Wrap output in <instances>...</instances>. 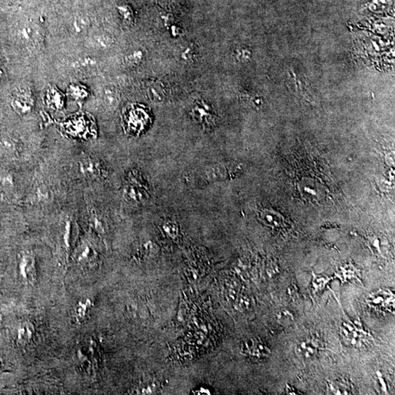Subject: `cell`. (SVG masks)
I'll list each match as a JSON object with an SVG mask.
<instances>
[{"instance_id": "cell-1", "label": "cell", "mask_w": 395, "mask_h": 395, "mask_svg": "<svg viewBox=\"0 0 395 395\" xmlns=\"http://www.w3.org/2000/svg\"><path fill=\"white\" fill-rule=\"evenodd\" d=\"M33 102L31 94L25 89L16 91L14 94L12 96V107L18 114H28L33 107Z\"/></svg>"}, {"instance_id": "cell-2", "label": "cell", "mask_w": 395, "mask_h": 395, "mask_svg": "<svg viewBox=\"0 0 395 395\" xmlns=\"http://www.w3.org/2000/svg\"><path fill=\"white\" fill-rule=\"evenodd\" d=\"M20 273L24 280L33 284L36 279V268L33 256L30 254H24L20 261Z\"/></svg>"}, {"instance_id": "cell-3", "label": "cell", "mask_w": 395, "mask_h": 395, "mask_svg": "<svg viewBox=\"0 0 395 395\" xmlns=\"http://www.w3.org/2000/svg\"><path fill=\"white\" fill-rule=\"evenodd\" d=\"M97 253L94 251L92 244L84 241L81 243L76 253V259L83 265H91L95 261Z\"/></svg>"}, {"instance_id": "cell-4", "label": "cell", "mask_w": 395, "mask_h": 395, "mask_svg": "<svg viewBox=\"0 0 395 395\" xmlns=\"http://www.w3.org/2000/svg\"><path fill=\"white\" fill-rule=\"evenodd\" d=\"M242 351L248 355L258 358L267 357L270 353L269 349L266 345L256 339L245 341L242 345Z\"/></svg>"}, {"instance_id": "cell-5", "label": "cell", "mask_w": 395, "mask_h": 395, "mask_svg": "<svg viewBox=\"0 0 395 395\" xmlns=\"http://www.w3.org/2000/svg\"><path fill=\"white\" fill-rule=\"evenodd\" d=\"M300 354L305 359H310L316 355L319 349L318 341L313 338H307L298 345Z\"/></svg>"}, {"instance_id": "cell-6", "label": "cell", "mask_w": 395, "mask_h": 395, "mask_svg": "<svg viewBox=\"0 0 395 395\" xmlns=\"http://www.w3.org/2000/svg\"><path fill=\"white\" fill-rule=\"evenodd\" d=\"M80 169L86 177L90 178L98 177L100 175L98 163L92 158H87L82 160L80 163Z\"/></svg>"}, {"instance_id": "cell-7", "label": "cell", "mask_w": 395, "mask_h": 395, "mask_svg": "<svg viewBox=\"0 0 395 395\" xmlns=\"http://www.w3.org/2000/svg\"><path fill=\"white\" fill-rule=\"evenodd\" d=\"M33 336V326L26 322L20 326L17 332V341L21 345L28 344Z\"/></svg>"}, {"instance_id": "cell-8", "label": "cell", "mask_w": 395, "mask_h": 395, "mask_svg": "<svg viewBox=\"0 0 395 395\" xmlns=\"http://www.w3.org/2000/svg\"><path fill=\"white\" fill-rule=\"evenodd\" d=\"M72 33L78 35H84L89 28V21L86 17L79 16L72 21Z\"/></svg>"}, {"instance_id": "cell-9", "label": "cell", "mask_w": 395, "mask_h": 395, "mask_svg": "<svg viewBox=\"0 0 395 395\" xmlns=\"http://www.w3.org/2000/svg\"><path fill=\"white\" fill-rule=\"evenodd\" d=\"M89 221H90L91 226L98 234H105L106 228H105L104 219L94 209H89Z\"/></svg>"}, {"instance_id": "cell-10", "label": "cell", "mask_w": 395, "mask_h": 395, "mask_svg": "<svg viewBox=\"0 0 395 395\" xmlns=\"http://www.w3.org/2000/svg\"><path fill=\"white\" fill-rule=\"evenodd\" d=\"M109 43V38L104 34H97L89 39V44L91 47L95 48H104Z\"/></svg>"}, {"instance_id": "cell-11", "label": "cell", "mask_w": 395, "mask_h": 395, "mask_svg": "<svg viewBox=\"0 0 395 395\" xmlns=\"http://www.w3.org/2000/svg\"><path fill=\"white\" fill-rule=\"evenodd\" d=\"M16 146L15 142L11 138L8 136L0 137V150L4 153L11 154L14 152Z\"/></svg>"}, {"instance_id": "cell-12", "label": "cell", "mask_w": 395, "mask_h": 395, "mask_svg": "<svg viewBox=\"0 0 395 395\" xmlns=\"http://www.w3.org/2000/svg\"><path fill=\"white\" fill-rule=\"evenodd\" d=\"M118 95L114 89L108 88L105 89L104 93V101L105 104L108 106H114L117 103Z\"/></svg>"}, {"instance_id": "cell-13", "label": "cell", "mask_w": 395, "mask_h": 395, "mask_svg": "<svg viewBox=\"0 0 395 395\" xmlns=\"http://www.w3.org/2000/svg\"><path fill=\"white\" fill-rule=\"evenodd\" d=\"M18 37L23 42H29L32 40V33L31 30L28 27H24L20 29L19 32H18Z\"/></svg>"}, {"instance_id": "cell-14", "label": "cell", "mask_w": 395, "mask_h": 395, "mask_svg": "<svg viewBox=\"0 0 395 395\" xmlns=\"http://www.w3.org/2000/svg\"><path fill=\"white\" fill-rule=\"evenodd\" d=\"M192 394L195 395H205L212 394V391L210 388L206 386H197L195 389L192 390Z\"/></svg>"}, {"instance_id": "cell-15", "label": "cell", "mask_w": 395, "mask_h": 395, "mask_svg": "<svg viewBox=\"0 0 395 395\" xmlns=\"http://www.w3.org/2000/svg\"><path fill=\"white\" fill-rule=\"evenodd\" d=\"M164 230L166 231L168 235L172 236V237H175L177 236V228L175 225H172L170 224H166L164 226Z\"/></svg>"}, {"instance_id": "cell-16", "label": "cell", "mask_w": 395, "mask_h": 395, "mask_svg": "<svg viewBox=\"0 0 395 395\" xmlns=\"http://www.w3.org/2000/svg\"><path fill=\"white\" fill-rule=\"evenodd\" d=\"M1 75H2V72H1V70H0V77H1Z\"/></svg>"}]
</instances>
